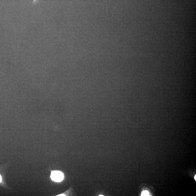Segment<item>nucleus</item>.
<instances>
[{"mask_svg":"<svg viewBox=\"0 0 196 196\" xmlns=\"http://www.w3.org/2000/svg\"><path fill=\"white\" fill-rule=\"evenodd\" d=\"M2 181V177L1 175H0V182Z\"/></svg>","mask_w":196,"mask_h":196,"instance_id":"obj_4","label":"nucleus"},{"mask_svg":"<svg viewBox=\"0 0 196 196\" xmlns=\"http://www.w3.org/2000/svg\"><path fill=\"white\" fill-rule=\"evenodd\" d=\"M149 193L147 191H143L141 194V196H149Z\"/></svg>","mask_w":196,"mask_h":196,"instance_id":"obj_2","label":"nucleus"},{"mask_svg":"<svg viewBox=\"0 0 196 196\" xmlns=\"http://www.w3.org/2000/svg\"><path fill=\"white\" fill-rule=\"evenodd\" d=\"M103 196L104 195H99V196Z\"/></svg>","mask_w":196,"mask_h":196,"instance_id":"obj_7","label":"nucleus"},{"mask_svg":"<svg viewBox=\"0 0 196 196\" xmlns=\"http://www.w3.org/2000/svg\"><path fill=\"white\" fill-rule=\"evenodd\" d=\"M39 1L40 0H34L32 4L34 5H35L38 3V2H39Z\"/></svg>","mask_w":196,"mask_h":196,"instance_id":"obj_3","label":"nucleus"},{"mask_svg":"<svg viewBox=\"0 0 196 196\" xmlns=\"http://www.w3.org/2000/svg\"><path fill=\"white\" fill-rule=\"evenodd\" d=\"M58 196H66V195H65L64 194H61V195H58Z\"/></svg>","mask_w":196,"mask_h":196,"instance_id":"obj_5","label":"nucleus"},{"mask_svg":"<svg viewBox=\"0 0 196 196\" xmlns=\"http://www.w3.org/2000/svg\"><path fill=\"white\" fill-rule=\"evenodd\" d=\"M50 177L52 180L56 182H60L63 179L64 175L62 172L54 171L52 172Z\"/></svg>","mask_w":196,"mask_h":196,"instance_id":"obj_1","label":"nucleus"},{"mask_svg":"<svg viewBox=\"0 0 196 196\" xmlns=\"http://www.w3.org/2000/svg\"><path fill=\"white\" fill-rule=\"evenodd\" d=\"M194 178L195 180H196V175H195V177H194Z\"/></svg>","mask_w":196,"mask_h":196,"instance_id":"obj_6","label":"nucleus"}]
</instances>
